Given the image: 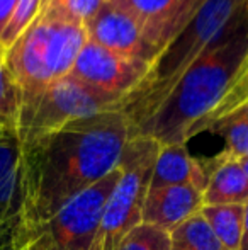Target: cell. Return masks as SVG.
<instances>
[{
	"instance_id": "8",
	"label": "cell",
	"mask_w": 248,
	"mask_h": 250,
	"mask_svg": "<svg viewBox=\"0 0 248 250\" xmlns=\"http://www.w3.org/2000/svg\"><path fill=\"white\" fill-rule=\"evenodd\" d=\"M148 70V62L119 55L87 40L70 75L100 92L116 96L123 101L145 80Z\"/></svg>"
},
{
	"instance_id": "4",
	"label": "cell",
	"mask_w": 248,
	"mask_h": 250,
	"mask_svg": "<svg viewBox=\"0 0 248 250\" xmlns=\"http://www.w3.org/2000/svg\"><path fill=\"white\" fill-rule=\"evenodd\" d=\"M87 43L85 26L55 14L39 12L20 38L7 48L5 63L20 90L17 136L33 114L43 92L72 72Z\"/></svg>"
},
{
	"instance_id": "23",
	"label": "cell",
	"mask_w": 248,
	"mask_h": 250,
	"mask_svg": "<svg viewBox=\"0 0 248 250\" xmlns=\"http://www.w3.org/2000/svg\"><path fill=\"white\" fill-rule=\"evenodd\" d=\"M19 0H0V36H2L3 29L9 24L10 17H12L16 5Z\"/></svg>"
},
{
	"instance_id": "6",
	"label": "cell",
	"mask_w": 248,
	"mask_h": 250,
	"mask_svg": "<svg viewBox=\"0 0 248 250\" xmlns=\"http://www.w3.org/2000/svg\"><path fill=\"white\" fill-rule=\"evenodd\" d=\"M121 177L119 167L63 206L26 235L14 250H92L107 198Z\"/></svg>"
},
{
	"instance_id": "9",
	"label": "cell",
	"mask_w": 248,
	"mask_h": 250,
	"mask_svg": "<svg viewBox=\"0 0 248 250\" xmlns=\"http://www.w3.org/2000/svg\"><path fill=\"white\" fill-rule=\"evenodd\" d=\"M85 33L89 41L119 55L143 60L150 65L156 58V51L146 43L136 21L116 0H106L100 5L85 22Z\"/></svg>"
},
{
	"instance_id": "13",
	"label": "cell",
	"mask_w": 248,
	"mask_h": 250,
	"mask_svg": "<svg viewBox=\"0 0 248 250\" xmlns=\"http://www.w3.org/2000/svg\"><path fill=\"white\" fill-rule=\"evenodd\" d=\"M208 172V186L204 189V206L214 204L248 203V175L240 160L219 153L202 162Z\"/></svg>"
},
{
	"instance_id": "14",
	"label": "cell",
	"mask_w": 248,
	"mask_h": 250,
	"mask_svg": "<svg viewBox=\"0 0 248 250\" xmlns=\"http://www.w3.org/2000/svg\"><path fill=\"white\" fill-rule=\"evenodd\" d=\"M167 186H192L202 192L208 186V172L204 164L191 157L186 145L160 146L150 188Z\"/></svg>"
},
{
	"instance_id": "7",
	"label": "cell",
	"mask_w": 248,
	"mask_h": 250,
	"mask_svg": "<svg viewBox=\"0 0 248 250\" xmlns=\"http://www.w3.org/2000/svg\"><path fill=\"white\" fill-rule=\"evenodd\" d=\"M119 97L100 92L68 73L51 83L39 97L26 128L19 135L20 145L48 135L75 119L104 111H119Z\"/></svg>"
},
{
	"instance_id": "21",
	"label": "cell",
	"mask_w": 248,
	"mask_h": 250,
	"mask_svg": "<svg viewBox=\"0 0 248 250\" xmlns=\"http://www.w3.org/2000/svg\"><path fill=\"white\" fill-rule=\"evenodd\" d=\"M39 10L41 0H19L9 24H7L2 36H0V44L5 50L12 46L20 38V34L36 21V17L39 16Z\"/></svg>"
},
{
	"instance_id": "24",
	"label": "cell",
	"mask_w": 248,
	"mask_h": 250,
	"mask_svg": "<svg viewBox=\"0 0 248 250\" xmlns=\"http://www.w3.org/2000/svg\"><path fill=\"white\" fill-rule=\"evenodd\" d=\"M238 250H248V203L245 204V221H243V235H242V244Z\"/></svg>"
},
{
	"instance_id": "27",
	"label": "cell",
	"mask_w": 248,
	"mask_h": 250,
	"mask_svg": "<svg viewBox=\"0 0 248 250\" xmlns=\"http://www.w3.org/2000/svg\"><path fill=\"white\" fill-rule=\"evenodd\" d=\"M2 131H3V126H2V125H0V133H2Z\"/></svg>"
},
{
	"instance_id": "12",
	"label": "cell",
	"mask_w": 248,
	"mask_h": 250,
	"mask_svg": "<svg viewBox=\"0 0 248 250\" xmlns=\"http://www.w3.org/2000/svg\"><path fill=\"white\" fill-rule=\"evenodd\" d=\"M136 21L146 43L158 55L175 34L184 0H116Z\"/></svg>"
},
{
	"instance_id": "11",
	"label": "cell",
	"mask_w": 248,
	"mask_h": 250,
	"mask_svg": "<svg viewBox=\"0 0 248 250\" xmlns=\"http://www.w3.org/2000/svg\"><path fill=\"white\" fill-rule=\"evenodd\" d=\"M204 208V194L192 186L150 188L143 206V223L172 231Z\"/></svg>"
},
{
	"instance_id": "19",
	"label": "cell",
	"mask_w": 248,
	"mask_h": 250,
	"mask_svg": "<svg viewBox=\"0 0 248 250\" xmlns=\"http://www.w3.org/2000/svg\"><path fill=\"white\" fill-rule=\"evenodd\" d=\"M117 250H170V231L139 223L123 238Z\"/></svg>"
},
{
	"instance_id": "2",
	"label": "cell",
	"mask_w": 248,
	"mask_h": 250,
	"mask_svg": "<svg viewBox=\"0 0 248 250\" xmlns=\"http://www.w3.org/2000/svg\"><path fill=\"white\" fill-rule=\"evenodd\" d=\"M248 3L150 116L129 129L160 145H187L199 133L248 104Z\"/></svg>"
},
{
	"instance_id": "22",
	"label": "cell",
	"mask_w": 248,
	"mask_h": 250,
	"mask_svg": "<svg viewBox=\"0 0 248 250\" xmlns=\"http://www.w3.org/2000/svg\"><path fill=\"white\" fill-rule=\"evenodd\" d=\"M204 2L206 0H184L182 9H180V14H179V19H177V24H175V34L192 19V16L197 12L199 7H201ZM175 34H173V36H175Z\"/></svg>"
},
{
	"instance_id": "26",
	"label": "cell",
	"mask_w": 248,
	"mask_h": 250,
	"mask_svg": "<svg viewBox=\"0 0 248 250\" xmlns=\"http://www.w3.org/2000/svg\"><path fill=\"white\" fill-rule=\"evenodd\" d=\"M245 87H247V92H248V62H247V70H245Z\"/></svg>"
},
{
	"instance_id": "1",
	"label": "cell",
	"mask_w": 248,
	"mask_h": 250,
	"mask_svg": "<svg viewBox=\"0 0 248 250\" xmlns=\"http://www.w3.org/2000/svg\"><path fill=\"white\" fill-rule=\"evenodd\" d=\"M129 140L121 111L80 118L22 145V208L10 249L117 168Z\"/></svg>"
},
{
	"instance_id": "20",
	"label": "cell",
	"mask_w": 248,
	"mask_h": 250,
	"mask_svg": "<svg viewBox=\"0 0 248 250\" xmlns=\"http://www.w3.org/2000/svg\"><path fill=\"white\" fill-rule=\"evenodd\" d=\"M104 2L106 0H41L39 12L61 16L85 26Z\"/></svg>"
},
{
	"instance_id": "18",
	"label": "cell",
	"mask_w": 248,
	"mask_h": 250,
	"mask_svg": "<svg viewBox=\"0 0 248 250\" xmlns=\"http://www.w3.org/2000/svg\"><path fill=\"white\" fill-rule=\"evenodd\" d=\"M7 50L0 44V125L17 133L20 118V90L5 63Z\"/></svg>"
},
{
	"instance_id": "16",
	"label": "cell",
	"mask_w": 248,
	"mask_h": 250,
	"mask_svg": "<svg viewBox=\"0 0 248 250\" xmlns=\"http://www.w3.org/2000/svg\"><path fill=\"white\" fill-rule=\"evenodd\" d=\"M170 250H226L201 213L170 231Z\"/></svg>"
},
{
	"instance_id": "17",
	"label": "cell",
	"mask_w": 248,
	"mask_h": 250,
	"mask_svg": "<svg viewBox=\"0 0 248 250\" xmlns=\"http://www.w3.org/2000/svg\"><path fill=\"white\" fill-rule=\"evenodd\" d=\"M209 131L225 138L223 155L236 160L248 157V104L223 118Z\"/></svg>"
},
{
	"instance_id": "10",
	"label": "cell",
	"mask_w": 248,
	"mask_h": 250,
	"mask_svg": "<svg viewBox=\"0 0 248 250\" xmlns=\"http://www.w3.org/2000/svg\"><path fill=\"white\" fill-rule=\"evenodd\" d=\"M22 208V145L16 131L0 133V242L10 245Z\"/></svg>"
},
{
	"instance_id": "3",
	"label": "cell",
	"mask_w": 248,
	"mask_h": 250,
	"mask_svg": "<svg viewBox=\"0 0 248 250\" xmlns=\"http://www.w3.org/2000/svg\"><path fill=\"white\" fill-rule=\"evenodd\" d=\"M248 0H206L186 26L156 55L145 80L121 101L129 129L150 116L177 85L180 77L219 38Z\"/></svg>"
},
{
	"instance_id": "15",
	"label": "cell",
	"mask_w": 248,
	"mask_h": 250,
	"mask_svg": "<svg viewBox=\"0 0 248 250\" xmlns=\"http://www.w3.org/2000/svg\"><path fill=\"white\" fill-rule=\"evenodd\" d=\"M201 214L226 250H238L242 244L245 206L243 204H214L204 206Z\"/></svg>"
},
{
	"instance_id": "5",
	"label": "cell",
	"mask_w": 248,
	"mask_h": 250,
	"mask_svg": "<svg viewBox=\"0 0 248 250\" xmlns=\"http://www.w3.org/2000/svg\"><path fill=\"white\" fill-rule=\"evenodd\" d=\"M160 143L146 136H131L119 158L121 177L107 198L92 250H117L123 238L143 223V206L152 184Z\"/></svg>"
},
{
	"instance_id": "25",
	"label": "cell",
	"mask_w": 248,
	"mask_h": 250,
	"mask_svg": "<svg viewBox=\"0 0 248 250\" xmlns=\"http://www.w3.org/2000/svg\"><path fill=\"white\" fill-rule=\"evenodd\" d=\"M240 165H242V168L245 170V174L248 175V157L245 158H240Z\"/></svg>"
}]
</instances>
